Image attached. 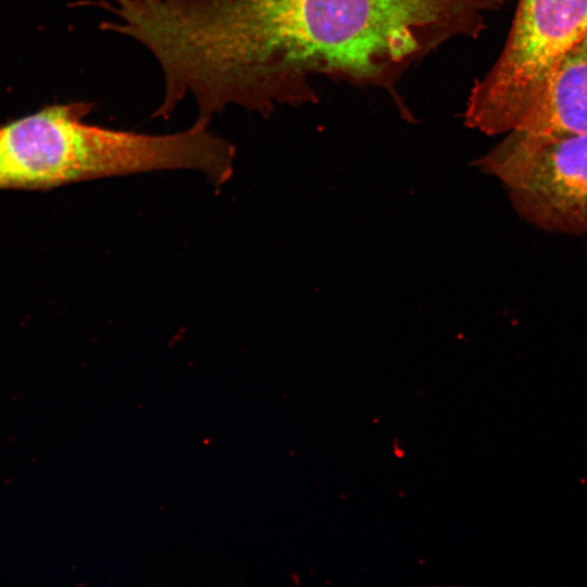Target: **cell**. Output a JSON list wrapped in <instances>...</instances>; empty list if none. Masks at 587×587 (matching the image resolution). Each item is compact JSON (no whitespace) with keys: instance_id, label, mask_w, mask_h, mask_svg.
I'll return each mask as SVG.
<instances>
[{"instance_id":"1","label":"cell","mask_w":587,"mask_h":587,"mask_svg":"<svg viewBox=\"0 0 587 587\" xmlns=\"http://www.w3.org/2000/svg\"><path fill=\"white\" fill-rule=\"evenodd\" d=\"M504 0H127L125 30L163 76L158 111L186 98L210 124L228 107L270 116L320 101L326 78L387 92L452 39L477 38Z\"/></svg>"},{"instance_id":"2","label":"cell","mask_w":587,"mask_h":587,"mask_svg":"<svg viewBox=\"0 0 587 587\" xmlns=\"http://www.w3.org/2000/svg\"><path fill=\"white\" fill-rule=\"evenodd\" d=\"M89 101H71L0 126V189L48 190L77 182L174 170V134L149 135L89 124Z\"/></svg>"},{"instance_id":"3","label":"cell","mask_w":587,"mask_h":587,"mask_svg":"<svg viewBox=\"0 0 587 587\" xmlns=\"http://www.w3.org/2000/svg\"><path fill=\"white\" fill-rule=\"evenodd\" d=\"M586 32L587 0H519L500 55L470 91L465 126L492 136L519 127Z\"/></svg>"},{"instance_id":"4","label":"cell","mask_w":587,"mask_h":587,"mask_svg":"<svg viewBox=\"0 0 587 587\" xmlns=\"http://www.w3.org/2000/svg\"><path fill=\"white\" fill-rule=\"evenodd\" d=\"M473 164L501 182L528 223L547 232L587 234V134L514 128Z\"/></svg>"},{"instance_id":"5","label":"cell","mask_w":587,"mask_h":587,"mask_svg":"<svg viewBox=\"0 0 587 587\" xmlns=\"http://www.w3.org/2000/svg\"><path fill=\"white\" fill-rule=\"evenodd\" d=\"M516 128L587 134V32L559 61L540 102Z\"/></svg>"}]
</instances>
